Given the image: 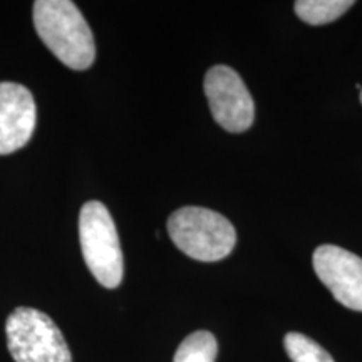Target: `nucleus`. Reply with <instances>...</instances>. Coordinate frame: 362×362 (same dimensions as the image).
<instances>
[{
    "label": "nucleus",
    "instance_id": "10",
    "mask_svg": "<svg viewBox=\"0 0 362 362\" xmlns=\"http://www.w3.org/2000/svg\"><path fill=\"white\" fill-rule=\"evenodd\" d=\"M284 347L292 362H336L320 344L300 332H288Z\"/></svg>",
    "mask_w": 362,
    "mask_h": 362
},
{
    "label": "nucleus",
    "instance_id": "7",
    "mask_svg": "<svg viewBox=\"0 0 362 362\" xmlns=\"http://www.w3.org/2000/svg\"><path fill=\"white\" fill-rule=\"evenodd\" d=\"M37 107L22 84L0 83V155L19 151L33 138Z\"/></svg>",
    "mask_w": 362,
    "mask_h": 362
},
{
    "label": "nucleus",
    "instance_id": "6",
    "mask_svg": "<svg viewBox=\"0 0 362 362\" xmlns=\"http://www.w3.org/2000/svg\"><path fill=\"white\" fill-rule=\"evenodd\" d=\"M314 270L334 298L351 310L362 312V259L346 248L320 245L315 248Z\"/></svg>",
    "mask_w": 362,
    "mask_h": 362
},
{
    "label": "nucleus",
    "instance_id": "4",
    "mask_svg": "<svg viewBox=\"0 0 362 362\" xmlns=\"http://www.w3.org/2000/svg\"><path fill=\"white\" fill-rule=\"evenodd\" d=\"M8 352L16 362H72L56 322L33 307H17L6 324Z\"/></svg>",
    "mask_w": 362,
    "mask_h": 362
},
{
    "label": "nucleus",
    "instance_id": "1",
    "mask_svg": "<svg viewBox=\"0 0 362 362\" xmlns=\"http://www.w3.org/2000/svg\"><path fill=\"white\" fill-rule=\"evenodd\" d=\"M34 25L45 47L62 64L84 71L96 59V44L84 16L71 0H37Z\"/></svg>",
    "mask_w": 362,
    "mask_h": 362
},
{
    "label": "nucleus",
    "instance_id": "9",
    "mask_svg": "<svg viewBox=\"0 0 362 362\" xmlns=\"http://www.w3.org/2000/svg\"><path fill=\"white\" fill-rule=\"evenodd\" d=\"M218 344L211 332L197 330L189 334L175 352L173 362H215Z\"/></svg>",
    "mask_w": 362,
    "mask_h": 362
},
{
    "label": "nucleus",
    "instance_id": "5",
    "mask_svg": "<svg viewBox=\"0 0 362 362\" xmlns=\"http://www.w3.org/2000/svg\"><path fill=\"white\" fill-rule=\"evenodd\" d=\"M211 116L228 133H242L255 119V104L243 79L228 66H215L205 76Z\"/></svg>",
    "mask_w": 362,
    "mask_h": 362
},
{
    "label": "nucleus",
    "instance_id": "2",
    "mask_svg": "<svg viewBox=\"0 0 362 362\" xmlns=\"http://www.w3.org/2000/svg\"><path fill=\"white\" fill-rule=\"evenodd\" d=\"M171 242L198 262H218L232 253L237 232L223 215L202 206H183L168 218Z\"/></svg>",
    "mask_w": 362,
    "mask_h": 362
},
{
    "label": "nucleus",
    "instance_id": "11",
    "mask_svg": "<svg viewBox=\"0 0 362 362\" xmlns=\"http://www.w3.org/2000/svg\"><path fill=\"white\" fill-rule=\"evenodd\" d=\"M361 103H362V88H361Z\"/></svg>",
    "mask_w": 362,
    "mask_h": 362
},
{
    "label": "nucleus",
    "instance_id": "8",
    "mask_svg": "<svg viewBox=\"0 0 362 362\" xmlns=\"http://www.w3.org/2000/svg\"><path fill=\"white\" fill-rule=\"evenodd\" d=\"M354 6L351 0H298L296 13L310 25H322L339 19Z\"/></svg>",
    "mask_w": 362,
    "mask_h": 362
},
{
    "label": "nucleus",
    "instance_id": "3",
    "mask_svg": "<svg viewBox=\"0 0 362 362\" xmlns=\"http://www.w3.org/2000/svg\"><path fill=\"white\" fill-rule=\"evenodd\" d=\"M79 242L86 265L103 287L123 282L124 264L115 220L101 202L84 203L79 214Z\"/></svg>",
    "mask_w": 362,
    "mask_h": 362
}]
</instances>
